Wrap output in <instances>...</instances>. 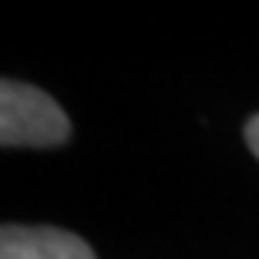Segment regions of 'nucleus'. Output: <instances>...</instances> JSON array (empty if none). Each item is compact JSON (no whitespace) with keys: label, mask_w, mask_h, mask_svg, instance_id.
Listing matches in <instances>:
<instances>
[{"label":"nucleus","mask_w":259,"mask_h":259,"mask_svg":"<svg viewBox=\"0 0 259 259\" xmlns=\"http://www.w3.org/2000/svg\"><path fill=\"white\" fill-rule=\"evenodd\" d=\"M0 259H95L81 236L51 226H4Z\"/></svg>","instance_id":"f03ea898"},{"label":"nucleus","mask_w":259,"mask_h":259,"mask_svg":"<svg viewBox=\"0 0 259 259\" xmlns=\"http://www.w3.org/2000/svg\"><path fill=\"white\" fill-rule=\"evenodd\" d=\"M71 121L58 108V101L44 95L40 88L4 77L0 84V142L4 148H54L67 142Z\"/></svg>","instance_id":"f257e3e1"},{"label":"nucleus","mask_w":259,"mask_h":259,"mask_svg":"<svg viewBox=\"0 0 259 259\" xmlns=\"http://www.w3.org/2000/svg\"><path fill=\"white\" fill-rule=\"evenodd\" d=\"M246 142H249L252 155L259 158V115H256V118H249V125H246Z\"/></svg>","instance_id":"7ed1b4c3"}]
</instances>
